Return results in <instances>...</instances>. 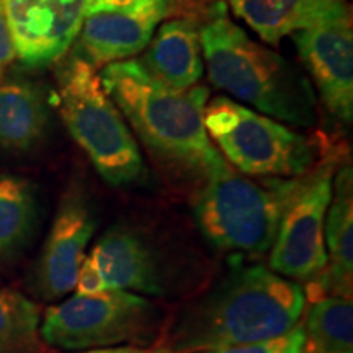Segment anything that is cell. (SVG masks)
Masks as SVG:
<instances>
[{
	"mask_svg": "<svg viewBox=\"0 0 353 353\" xmlns=\"http://www.w3.org/2000/svg\"><path fill=\"white\" fill-rule=\"evenodd\" d=\"M17 59V50L15 43H13V37L8 26L6 12H3L2 3H0V82H2L3 76L7 70Z\"/></svg>",
	"mask_w": 353,
	"mask_h": 353,
	"instance_id": "23",
	"label": "cell"
},
{
	"mask_svg": "<svg viewBox=\"0 0 353 353\" xmlns=\"http://www.w3.org/2000/svg\"><path fill=\"white\" fill-rule=\"evenodd\" d=\"M77 353H175L169 345L162 347H136V345H114L103 348H90Z\"/></svg>",
	"mask_w": 353,
	"mask_h": 353,
	"instance_id": "24",
	"label": "cell"
},
{
	"mask_svg": "<svg viewBox=\"0 0 353 353\" xmlns=\"http://www.w3.org/2000/svg\"><path fill=\"white\" fill-rule=\"evenodd\" d=\"M304 332L306 353H353L352 298L317 299L309 309Z\"/></svg>",
	"mask_w": 353,
	"mask_h": 353,
	"instance_id": "19",
	"label": "cell"
},
{
	"mask_svg": "<svg viewBox=\"0 0 353 353\" xmlns=\"http://www.w3.org/2000/svg\"><path fill=\"white\" fill-rule=\"evenodd\" d=\"M200 30L210 81L273 120L307 128L316 123V95L288 59L255 43L228 17L223 0L208 8Z\"/></svg>",
	"mask_w": 353,
	"mask_h": 353,
	"instance_id": "3",
	"label": "cell"
},
{
	"mask_svg": "<svg viewBox=\"0 0 353 353\" xmlns=\"http://www.w3.org/2000/svg\"><path fill=\"white\" fill-rule=\"evenodd\" d=\"M174 0H141L130 7L90 13L79 32V46L94 68L131 59L148 48Z\"/></svg>",
	"mask_w": 353,
	"mask_h": 353,
	"instance_id": "12",
	"label": "cell"
},
{
	"mask_svg": "<svg viewBox=\"0 0 353 353\" xmlns=\"http://www.w3.org/2000/svg\"><path fill=\"white\" fill-rule=\"evenodd\" d=\"M59 99L69 134L101 179L112 187L138 182L144 175L138 143L85 57L74 54L65 61L59 72Z\"/></svg>",
	"mask_w": 353,
	"mask_h": 353,
	"instance_id": "5",
	"label": "cell"
},
{
	"mask_svg": "<svg viewBox=\"0 0 353 353\" xmlns=\"http://www.w3.org/2000/svg\"><path fill=\"white\" fill-rule=\"evenodd\" d=\"M196 353H306V332L304 327L296 325L273 339Z\"/></svg>",
	"mask_w": 353,
	"mask_h": 353,
	"instance_id": "21",
	"label": "cell"
},
{
	"mask_svg": "<svg viewBox=\"0 0 353 353\" xmlns=\"http://www.w3.org/2000/svg\"><path fill=\"white\" fill-rule=\"evenodd\" d=\"M205 128L219 152L242 174L291 179L304 175L317 162L311 139L228 97L206 103Z\"/></svg>",
	"mask_w": 353,
	"mask_h": 353,
	"instance_id": "6",
	"label": "cell"
},
{
	"mask_svg": "<svg viewBox=\"0 0 353 353\" xmlns=\"http://www.w3.org/2000/svg\"><path fill=\"white\" fill-rule=\"evenodd\" d=\"M306 304L298 281L263 265H236L170 330L175 353H196L273 339L296 327Z\"/></svg>",
	"mask_w": 353,
	"mask_h": 353,
	"instance_id": "1",
	"label": "cell"
},
{
	"mask_svg": "<svg viewBox=\"0 0 353 353\" xmlns=\"http://www.w3.org/2000/svg\"><path fill=\"white\" fill-rule=\"evenodd\" d=\"M304 68L311 74L330 114L343 123L353 118L352 19L293 33Z\"/></svg>",
	"mask_w": 353,
	"mask_h": 353,
	"instance_id": "11",
	"label": "cell"
},
{
	"mask_svg": "<svg viewBox=\"0 0 353 353\" xmlns=\"http://www.w3.org/2000/svg\"><path fill=\"white\" fill-rule=\"evenodd\" d=\"M141 0H87L85 15L90 13L103 12V10H114V8L130 7L132 3H138Z\"/></svg>",
	"mask_w": 353,
	"mask_h": 353,
	"instance_id": "25",
	"label": "cell"
},
{
	"mask_svg": "<svg viewBox=\"0 0 353 353\" xmlns=\"http://www.w3.org/2000/svg\"><path fill=\"white\" fill-rule=\"evenodd\" d=\"M265 43L312 26L352 19L345 0H223Z\"/></svg>",
	"mask_w": 353,
	"mask_h": 353,
	"instance_id": "15",
	"label": "cell"
},
{
	"mask_svg": "<svg viewBox=\"0 0 353 353\" xmlns=\"http://www.w3.org/2000/svg\"><path fill=\"white\" fill-rule=\"evenodd\" d=\"M159 322V309L141 294L123 290L72 298L51 306L39 325L43 341L81 352L144 341Z\"/></svg>",
	"mask_w": 353,
	"mask_h": 353,
	"instance_id": "7",
	"label": "cell"
},
{
	"mask_svg": "<svg viewBox=\"0 0 353 353\" xmlns=\"http://www.w3.org/2000/svg\"><path fill=\"white\" fill-rule=\"evenodd\" d=\"M37 221L38 203L32 182L0 174V259L13 257L23 249Z\"/></svg>",
	"mask_w": 353,
	"mask_h": 353,
	"instance_id": "18",
	"label": "cell"
},
{
	"mask_svg": "<svg viewBox=\"0 0 353 353\" xmlns=\"http://www.w3.org/2000/svg\"><path fill=\"white\" fill-rule=\"evenodd\" d=\"M100 81L145 148L165 164L203 179L229 165L205 128L206 87H170L149 72L141 59L107 64Z\"/></svg>",
	"mask_w": 353,
	"mask_h": 353,
	"instance_id": "2",
	"label": "cell"
},
{
	"mask_svg": "<svg viewBox=\"0 0 353 353\" xmlns=\"http://www.w3.org/2000/svg\"><path fill=\"white\" fill-rule=\"evenodd\" d=\"M39 330V309L15 290L0 288V353L32 347Z\"/></svg>",
	"mask_w": 353,
	"mask_h": 353,
	"instance_id": "20",
	"label": "cell"
},
{
	"mask_svg": "<svg viewBox=\"0 0 353 353\" xmlns=\"http://www.w3.org/2000/svg\"><path fill=\"white\" fill-rule=\"evenodd\" d=\"M74 290L77 291L76 294H82V296H92V294H99L110 290L100 267L90 255L83 259L81 268H79Z\"/></svg>",
	"mask_w": 353,
	"mask_h": 353,
	"instance_id": "22",
	"label": "cell"
},
{
	"mask_svg": "<svg viewBox=\"0 0 353 353\" xmlns=\"http://www.w3.org/2000/svg\"><path fill=\"white\" fill-rule=\"evenodd\" d=\"M335 159L330 157L299 175L285 205L270 249V268L293 281H311L327 267L325 214L332 198Z\"/></svg>",
	"mask_w": 353,
	"mask_h": 353,
	"instance_id": "8",
	"label": "cell"
},
{
	"mask_svg": "<svg viewBox=\"0 0 353 353\" xmlns=\"http://www.w3.org/2000/svg\"><path fill=\"white\" fill-rule=\"evenodd\" d=\"M327 267L307 281L311 299L325 296L352 298L353 280V179L352 167L343 165L332 183L324 224Z\"/></svg>",
	"mask_w": 353,
	"mask_h": 353,
	"instance_id": "13",
	"label": "cell"
},
{
	"mask_svg": "<svg viewBox=\"0 0 353 353\" xmlns=\"http://www.w3.org/2000/svg\"><path fill=\"white\" fill-rule=\"evenodd\" d=\"M299 176L245 179L226 167L205 179L193 213L206 241L228 252L260 257L272 249L285 205Z\"/></svg>",
	"mask_w": 353,
	"mask_h": 353,
	"instance_id": "4",
	"label": "cell"
},
{
	"mask_svg": "<svg viewBox=\"0 0 353 353\" xmlns=\"http://www.w3.org/2000/svg\"><path fill=\"white\" fill-rule=\"evenodd\" d=\"M97 229L87 198L69 190L61 201L34 268V286L46 299H59L76 288L79 268Z\"/></svg>",
	"mask_w": 353,
	"mask_h": 353,
	"instance_id": "10",
	"label": "cell"
},
{
	"mask_svg": "<svg viewBox=\"0 0 353 353\" xmlns=\"http://www.w3.org/2000/svg\"><path fill=\"white\" fill-rule=\"evenodd\" d=\"M143 63L159 81L187 90L203 76L200 30L192 19L165 21L154 34Z\"/></svg>",
	"mask_w": 353,
	"mask_h": 353,
	"instance_id": "16",
	"label": "cell"
},
{
	"mask_svg": "<svg viewBox=\"0 0 353 353\" xmlns=\"http://www.w3.org/2000/svg\"><path fill=\"white\" fill-rule=\"evenodd\" d=\"M48 101L41 87L26 79L0 82V149L26 152L46 130Z\"/></svg>",
	"mask_w": 353,
	"mask_h": 353,
	"instance_id": "17",
	"label": "cell"
},
{
	"mask_svg": "<svg viewBox=\"0 0 353 353\" xmlns=\"http://www.w3.org/2000/svg\"><path fill=\"white\" fill-rule=\"evenodd\" d=\"M90 257L103 273L110 290L141 296H161L164 283L151 247L126 226L110 228L92 249Z\"/></svg>",
	"mask_w": 353,
	"mask_h": 353,
	"instance_id": "14",
	"label": "cell"
},
{
	"mask_svg": "<svg viewBox=\"0 0 353 353\" xmlns=\"http://www.w3.org/2000/svg\"><path fill=\"white\" fill-rule=\"evenodd\" d=\"M15 43L28 68H46L65 54L85 19L87 0H0Z\"/></svg>",
	"mask_w": 353,
	"mask_h": 353,
	"instance_id": "9",
	"label": "cell"
}]
</instances>
